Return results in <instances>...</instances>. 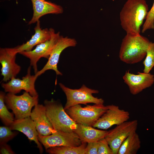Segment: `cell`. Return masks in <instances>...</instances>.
<instances>
[{
	"label": "cell",
	"instance_id": "277c9868",
	"mask_svg": "<svg viewBox=\"0 0 154 154\" xmlns=\"http://www.w3.org/2000/svg\"><path fill=\"white\" fill-rule=\"evenodd\" d=\"M107 109V106H105L103 104H95L84 107L78 104L65 110L76 123L92 126Z\"/></svg>",
	"mask_w": 154,
	"mask_h": 154
},
{
	"label": "cell",
	"instance_id": "f1b7e54d",
	"mask_svg": "<svg viewBox=\"0 0 154 154\" xmlns=\"http://www.w3.org/2000/svg\"><path fill=\"white\" fill-rule=\"evenodd\" d=\"M16 0V3L17 4L18 3L17 0Z\"/></svg>",
	"mask_w": 154,
	"mask_h": 154
},
{
	"label": "cell",
	"instance_id": "7402d4cb",
	"mask_svg": "<svg viewBox=\"0 0 154 154\" xmlns=\"http://www.w3.org/2000/svg\"><path fill=\"white\" fill-rule=\"evenodd\" d=\"M5 94L4 92L0 93V117L2 122L5 125L9 127L15 120L13 113L10 112L5 104Z\"/></svg>",
	"mask_w": 154,
	"mask_h": 154
},
{
	"label": "cell",
	"instance_id": "2e32d148",
	"mask_svg": "<svg viewBox=\"0 0 154 154\" xmlns=\"http://www.w3.org/2000/svg\"><path fill=\"white\" fill-rule=\"evenodd\" d=\"M30 117L35 123L37 130L39 135L47 136L57 131L47 117L44 105L38 104L35 106Z\"/></svg>",
	"mask_w": 154,
	"mask_h": 154
},
{
	"label": "cell",
	"instance_id": "cb8c5ba5",
	"mask_svg": "<svg viewBox=\"0 0 154 154\" xmlns=\"http://www.w3.org/2000/svg\"><path fill=\"white\" fill-rule=\"evenodd\" d=\"M9 126L0 127V145L7 143L14 138L17 134V132L12 131Z\"/></svg>",
	"mask_w": 154,
	"mask_h": 154
},
{
	"label": "cell",
	"instance_id": "ba28073f",
	"mask_svg": "<svg viewBox=\"0 0 154 154\" xmlns=\"http://www.w3.org/2000/svg\"><path fill=\"white\" fill-rule=\"evenodd\" d=\"M51 28V36L50 39L37 45L33 50L29 51H23L19 53L29 58L30 66H32L35 74L38 72L37 63L41 58L47 59L60 36L59 32H55L54 29Z\"/></svg>",
	"mask_w": 154,
	"mask_h": 154
},
{
	"label": "cell",
	"instance_id": "8fae6325",
	"mask_svg": "<svg viewBox=\"0 0 154 154\" xmlns=\"http://www.w3.org/2000/svg\"><path fill=\"white\" fill-rule=\"evenodd\" d=\"M31 66L28 68L26 75L22 79L13 77L8 82L2 83V87L5 91L14 94L24 90L33 96H38L35 87V83L37 78L35 75L31 74Z\"/></svg>",
	"mask_w": 154,
	"mask_h": 154
},
{
	"label": "cell",
	"instance_id": "3957f363",
	"mask_svg": "<svg viewBox=\"0 0 154 154\" xmlns=\"http://www.w3.org/2000/svg\"><path fill=\"white\" fill-rule=\"evenodd\" d=\"M44 104L47 117L55 130L68 133L74 132L76 128L77 123L67 114L60 103L52 99L45 100Z\"/></svg>",
	"mask_w": 154,
	"mask_h": 154
},
{
	"label": "cell",
	"instance_id": "f546056e",
	"mask_svg": "<svg viewBox=\"0 0 154 154\" xmlns=\"http://www.w3.org/2000/svg\"><path fill=\"white\" fill-rule=\"evenodd\" d=\"M41 0L42 1H46V0Z\"/></svg>",
	"mask_w": 154,
	"mask_h": 154
},
{
	"label": "cell",
	"instance_id": "d6986e66",
	"mask_svg": "<svg viewBox=\"0 0 154 154\" xmlns=\"http://www.w3.org/2000/svg\"><path fill=\"white\" fill-rule=\"evenodd\" d=\"M77 127L74 132L79 138L82 143L96 142L105 137L108 131L100 130L91 126L77 123Z\"/></svg>",
	"mask_w": 154,
	"mask_h": 154
},
{
	"label": "cell",
	"instance_id": "30bf717a",
	"mask_svg": "<svg viewBox=\"0 0 154 154\" xmlns=\"http://www.w3.org/2000/svg\"><path fill=\"white\" fill-rule=\"evenodd\" d=\"M77 43L74 38L60 35L52 50L47 62L42 69L35 74V76L37 78L49 70L54 71L57 75H62V74L58 70L57 66L60 54L65 49L69 47L75 46Z\"/></svg>",
	"mask_w": 154,
	"mask_h": 154
},
{
	"label": "cell",
	"instance_id": "603a6c76",
	"mask_svg": "<svg viewBox=\"0 0 154 154\" xmlns=\"http://www.w3.org/2000/svg\"><path fill=\"white\" fill-rule=\"evenodd\" d=\"M143 72L149 73L154 66V42H151L146 51L145 58L143 62Z\"/></svg>",
	"mask_w": 154,
	"mask_h": 154
},
{
	"label": "cell",
	"instance_id": "5bb4252c",
	"mask_svg": "<svg viewBox=\"0 0 154 154\" xmlns=\"http://www.w3.org/2000/svg\"><path fill=\"white\" fill-rule=\"evenodd\" d=\"M124 82L128 86L131 93L135 95L151 86L154 83V75L150 73L138 72L137 74L126 71L123 77Z\"/></svg>",
	"mask_w": 154,
	"mask_h": 154
},
{
	"label": "cell",
	"instance_id": "ac0fdd59",
	"mask_svg": "<svg viewBox=\"0 0 154 154\" xmlns=\"http://www.w3.org/2000/svg\"><path fill=\"white\" fill-rule=\"evenodd\" d=\"M34 30L35 34L29 40L25 43L13 48L17 53L22 51L31 50L35 46L46 41L51 37V28L42 29L39 20L37 22Z\"/></svg>",
	"mask_w": 154,
	"mask_h": 154
},
{
	"label": "cell",
	"instance_id": "4316f807",
	"mask_svg": "<svg viewBox=\"0 0 154 154\" xmlns=\"http://www.w3.org/2000/svg\"><path fill=\"white\" fill-rule=\"evenodd\" d=\"M98 142L88 143L85 148V154H98Z\"/></svg>",
	"mask_w": 154,
	"mask_h": 154
},
{
	"label": "cell",
	"instance_id": "6da1fadb",
	"mask_svg": "<svg viewBox=\"0 0 154 154\" xmlns=\"http://www.w3.org/2000/svg\"><path fill=\"white\" fill-rule=\"evenodd\" d=\"M145 0H127L119 13L120 25L126 33L140 34L149 11Z\"/></svg>",
	"mask_w": 154,
	"mask_h": 154
},
{
	"label": "cell",
	"instance_id": "52a82bcc",
	"mask_svg": "<svg viewBox=\"0 0 154 154\" xmlns=\"http://www.w3.org/2000/svg\"><path fill=\"white\" fill-rule=\"evenodd\" d=\"M138 124L137 120L127 121L108 131L105 138L114 154H117L123 142L130 134L136 131Z\"/></svg>",
	"mask_w": 154,
	"mask_h": 154
},
{
	"label": "cell",
	"instance_id": "d4e9b609",
	"mask_svg": "<svg viewBox=\"0 0 154 154\" xmlns=\"http://www.w3.org/2000/svg\"><path fill=\"white\" fill-rule=\"evenodd\" d=\"M152 29H154V1L152 7L148 12L141 31L144 33L147 30Z\"/></svg>",
	"mask_w": 154,
	"mask_h": 154
},
{
	"label": "cell",
	"instance_id": "8992f818",
	"mask_svg": "<svg viewBox=\"0 0 154 154\" xmlns=\"http://www.w3.org/2000/svg\"><path fill=\"white\" fill-rule=\"evenodd\" d=\"M59 86L65 94L67 99L66 104L64 108L65 110L74 105L82 104L87 105V104H103L104 101L101 98L94 97L92 94H98V90L92 89L83 84L79 89H71L65 86L61 83Z\"/></svg>",
	"mask_w": 154,
	"mask_h": 154
},
{
	"label": "cell",
	"instance_id": "9c48e42d",
	"mask_svg": "<svg viewBox=\"0 0 154 154\" xmlns=\"http://www.w3.org/2000/svg\"><path fill=\"white\" fill-rule=\"evenodd\" d=\"M38 139L46 150L56 146L76 147L82 144L79 138L74 132L68 133L57 131L46 136L39 134Z\"/></svg>",
	"mask_w": 154,
	"mask_h": 154
},
{
	"label": "cell",
	"instance_id": "7a4b0ae2",
	"mask_svg": "<svg viewBox=\"0 0 154 154\" xmlns=\"http://www.w3.org/2000/svg\"><path fill=\"white\" fill-rule=\"evenodd\" d=\"M150 42L140 34L126 33L121 44L119 55L120 59L129 64L140 62L145 56Z\"/></svg>",
	"mask_w": 154,
	"mask_h": 154
},
{
	"label": "cell",
	"instance_id": "e0dca14e",
	"mask_svg": "<svg viewBox=\"0 0 154 154\" xmlns=\"http://www.w3.org/2000/svg\"><path fill=\"white\" fill-rule=\"evenodd\" d=\"M33 10V16L29 25L37 23L42 16L47 14H58L63 12L62 7L60 5L49 1L40 0H31Z\"/></svg>",
	"mask_w": 154,
	"mask_h": 154
},
{
	"label": "cell",
	"instance_id": "83f0119b",
	"mask_svg": "<svg viewBox=\"0 0 154 154\" xmlns=\"http://www.w3.org/2000/svg\"><path fill=\"white\" fill-rule=\"evenodd\" d=\"M0 153L1 154H15L10 146L7 143L0 145Z\"/></svg>",
	"mask_w": 154,
	"mask_h": 154
},
{
	"label": "cell",
	"instance_id": "4fadbf2b",
	"mask_svg": "<svg viewBox=\"0 0 154 154\" xmlns=\"http://www.w3.org/2000/svg\"><path fill=\"white\" fill-rule=\"evenodd\" d=\"M17 53L13 48H0V63L3 81L7 82L19 73L21 66L15 62Z\"/></svg>",
	"mask_w": 154,
	"mask_h": 154
},
{
	"label": "cell",
	"instance_id": "484cf974",
	"mask_svg": "<svg viewBox=\"0 0 154 154\" xmlns=\"http://www.w3.org/2000/svg\"><path fill=\"white\" fill-rule=\"evenodd\" d=\"M98 142V154H114L113 151L105 137Z\"/></svg>",
	"mask_w": 154,
	"mask_h": 154
},
{
	"label": "cell",
	"instance_id": "5b68a950",
	"mask_svg": "<svg viewBox=\"0 0 154 154\" xmlns=\"http://www.w3.org/2000/svg\"><path fill=\"white\" fill-rule=\"evenodd\" d=\"M38 96H32L25 91L19 96L8 93L5 98L6 106L12 111L15 119L30 117L32 108L38 104Z\"/></svg>",
	"mask_w": 154,
	"mask_h": 154
},
{
	"label": "cell",
	"instance_id": "ffe728a7",
	"mask_svg": "<svg viewBox=\"0 0 154 154\" xmlns=\"http://www.w3.org/2000/svg\"><path fill=\"white\" fill-rule=\"evenodd\" d=\"M141 142L136 132L129 136L123 142L117 154H136L141 147Z\"/></svg>",
	"mask_w": 154,
	"mask_h": 154
},
{
	"label": "cell",
	"instance_id": "44dd1931",
	"mask_svg": "<svg viewBox=\"0 0 154 154\" xmlns=\"http://www.w3.org/2000/svg\"><path fill=\"white\" fill-rule=\"evenodd\" d=\"M87 144L83 143L80 146L73 147L67 146H56L51 147L46 150L50 154H85Z\"/></svg>",
	"mask_w": 154,
	"mask_h": 154
},
{
	"label": "cell",
	"instance_id": "9a60e30c",
	"mask_svg": "<svg viewBox=\"0 0 154 154\" xmlns=\"http://www.w3.org/2000/svg\"><path fill=\"white\" fill-rule=\"evenodd\" d=\"M9 127L12 130H16L21 132L30 141H34L36 144L40 153H43V149L38 139L39 134L37 130L36 124L30 116L21 119H15Z\"/></svg>",
	"mask_w": 154,
	"mask_h": 154
},
{
	"label": "cell",
	"instance_id": "7c38bea8",
	"mask_svg": "<svg viewBox=\"0 0 154 154\" xmlns=\"http://www.w3.org/2000/svg\"><path fill=\"white\" fill-rule=\"evenodd\" d=\"M106 111L92 126L94 127L107 129L114 125H118L128 121L130 114L127 111L120 109L114 105L107 106Z\"/></svg>",
	"mask_w": 154,
	"mask_h": 154
}]
</instances>
